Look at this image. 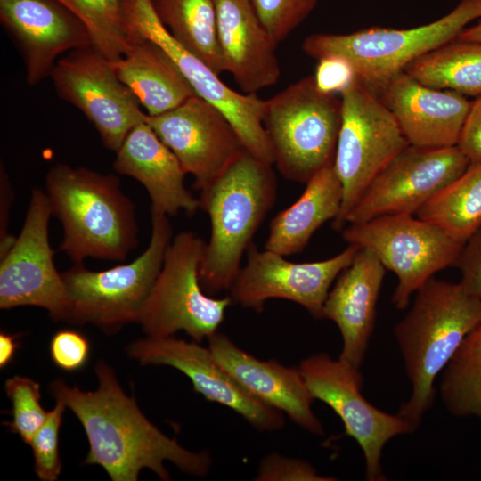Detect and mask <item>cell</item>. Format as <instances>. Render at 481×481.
<instances>
[{
	"label": "cell",
	"mask_w": 481,
	"mask_h": 481,
	"mask_svg": "<svg viewBox=\"0 0 481 481\" xmlns=\"http://www.w3.org/2000/svg\"><path fill=\"white\" fill-rule=\"evenodd\" d=\"M94 372L99 384L94 391L70 387L60 379L50 385L54 398L72 411L85 429L89 443L85 464L100 465L112 481H136L145 468L168 481L167 461L192 476L208 473L212 459L208 451H189L154 426L103 360Z\"/></svg>",
	"instance_id": "obj_1"
},
{
	"label": "cell",
	"mask_w": 481,
	"mask_h": 481,
	"mask_svg": "<svg viewBox=\"0 0 481 481\" xmlns=\"http://www.w3.org/2000/svg\"><path fill=\"white\" fill-rule=\"evenodd\" d=\"M45 192L63 228L58 250L73 264L123 261L137 247L135 208L117 175L59 163L48 170Z\"/></svg>",
	"instance_id": "obj_2"
},
{
	"label": "cell",
	"mask_w": 481,
	"mask_h": 481,
	"mask_svg": "<svg viewBox=\"0 0 481 481\" xmlns=\"http://www.w3.org/2000/svg\"><path fill=\"white\" fill-rule=\"evenodd\" d=\"M479 322L481 300L460 282L432 277L416 291L412 306L394 330L412 385L397 414L412 431L433 404L437 375Z\"/></svg>",
	"instance_id": "obj_3"
},
{
	"label": "cell",
	"mask_w": 481,
	"mask_h": 481,
	"mask_svg": "<svg viewBox=\"0 0 481 481\" xmlns=\"http://www.w3.org/2000/svg\"><path fill=\"white\" fill-rule=\"evenodd\" d=\"M200 192V208L210 221L200 281L215 296L229 290L235 280L244 253L275 202L276 177L271 164L246 151Z\"/></svg>",
	"instance_id": "obj_4"
},
{
	"label": "cell",
	"mask_w": 481,
	"mask_h": 481,
	"mask_svg": "<svg viewBox=\"0 0 481 481\" xmlns=\"http://www.w3.org/2000/svg\"><path fill=\"white\" fill-rule=\"evenodd\" d=\"M481 18V0H460L439 19L411 29L372 27L346 34L314 33L302 44L306 54L320 60L338 56L352 67L355 77L375 94L419 57L452 42L473 20Z\"/></svg>",
	"instance_id": "obj_5"
},
{
	"label": "cell",
	"mask_w": 481,
	"mask_h": 481,
	"mask_svg": "<svg viewBox=\"0 0 481 481\" xmlns=\"http://www.w3.org/2000/svg\"><path fill=\"white\" fill-rule=\"evenodd\" d=\"M262 122L273 164L288 180L306 183L333 165L341 126V100L307 76L265 100Z\"/></svg>",
	"instance_id": "obj_6"
},
{
	"label": "cell",
	"mask_w": 481,
	"mask_h": 481,
	"mask_svg": "<svg viewBox=\"0 0 481 481\" xmlns=\"http://www.w3.org/2000/svg\"><path fill=\"white\" fill-rule=\"evenodd\" d=\"M151 213L150 243L135 260L103 271H91L83 264H74L61 273L67 294L65 322L90 323L109 335L137 322L173 237L168 216Z\"/></svg>",
	"instance_id": "obj_7"
},
{
	"label": "cell",
	"mask_w": 481,
	"mask_h": 481,
	"mask_svg": "<svg viewBox=\"0 0 481 481\" xmlns=\"http://www.w3.org/2000/svg\"><path fill=\"white\" fill-rule=\"evenodd\" d=\"M206 241L192 232H181L171 240L159 273L137 322L148 337L167 338L183 330L195 342L218 331L230 296L208 295L200 281Z\"/></svg>",
	"instance_id": "obj_8"
},
{
	"label": "cell",
	"mask_w": 481,
	"mask_h": 481,
	"mask_svg": "<svg viewBox=\"0 0 481 481\" xmlns=\"http://www.w3.org/2000/svg\"><path fill=\"white\" fill-rule=\"evenodd\" d=\"M341 126L334 168L343 188L341 210L332 225L346 218L376 176L409 145L400 126L379 96L356 77L340 93Z\"/></svg>",
	"instance_id": "obj_9"
},
{
	"label": "cell",
	"mask_w": 481,
	"mask_h": 481,
	"mask_svg": "<svg viewBox=\"0 0 481 481\" xmlns=\"http://www.w3.org/2000/svg\"><path fill=\"white\" fill-rule=\"evenodd\" d=\"M342 237L371 250L395 273L398 282L392 302L398 309L407 307L411 296L436 273L453 266L462 247L436 224L408 214L349 224Z\"/></svg>",
	"instance_id": "obj_10"
},
{
	"label": "cell",
	"mask_w": 481,
	"mask_h": 481,
	"mask_svg": "<svg viewBox=\"0 0 481 481\" xmlns=\"http://www.w3.org/2000/svg\"><path fill=\"white\" fill-rule=\"evenodd\" d=\"M121 8L132 36L157 44L195 94L222 111L247 151L273 165V152L262 122L265 100L256 94H240L225 85L208 65L175 39L158 18L151 0H121Z\"/></svg>",
	"instance_id": "obj_11"
},
{
	"label": "cell",
	"mask_w": 481,
	"mask_h": 481,
	"mask_svg": "<svg viewBox=\"0 0 481 481\" xmlns=\"http://www.w3.org/2000/svg\"><path fill=\"white\" fill-rule=\"evenodd\" d=\"M50 77L59 97L86 116L108 150L116 152L132 128L145 121L136 96L93 45L61 57Z\"/></svg>",
	"instance_id": "obj_12"
},
{
	"label": "cell",
	"mask_w": 481,
	"mask_h": 481,
	"mask_svg": "<svg viewBox=\"0 0 481 481\" xmlns=\"http://www.w3.org/2000/svg\"><path fill=\"white\" fill-rule=\"evenodd\" d=\"M314 399L329 405L341 419L346 434L361 447L366 464V479L384 480L380 458L393 437L411 433L410 424L370 404L362 395L363 376L358 368L334 360L325 353L305 358L298 367Z\"/></svg>",
	"instance_id": "obj_13"
},
{
	"label": "cell",
	"mask_w": 481,
	"mask_h": 481,
	"mask_svg": "<svg viewBox=\"0 0 481 481\" xmlns=\"http://www.w3.org/2000/svg\"><path fill=\"white\" fill-rule=\"evenodd\" d=\"M51 216L45 192L33 189L21 231L0 257V308L42 307L53 320L65 322L67 294L49 242Z\"/></svg>",
	"instance_id": "obj_14"
},
{
	"label": "cell",
	"mask_w": 481,
	"mask_h": 481,
	"mask_svg": "<svg viewBox=\"0 0 481 481\" xmlns=\"http://www.w3.org/2000/svg\"><path fill=\"white\" fill-rule=\"evenodd\" d=\"M359 246L349 244L342 252L322 261L293 263L283 256L252 243L247 263L240 267L229 291L232 303L262 312L265 301L281 298L303 306L315 318L322 309L331 284L348 266Z\"/></svg>",
	"instance_id": "obj_15"
},
{
	"label": "cell",
	"mask_w": 481,
	"mask_h": 481,
	"mask_svg": "<svg viewBox=\"0 0 481 481\" xmlns=\"http://www.w3.org/2000/svg\"><path fill=\"white\" fill-rule=\"evenodd\" d=\"M469 166L457 145L425 148L409 144L372 181L347 215L346 224L385 215H415Z\"/></svg>",
	"instance_id": "obj_16"
},
{
	"label": "cell",
	"mask_w": 481,
	"mask_h": 481,
	"mask_svg": "<svg viewBox=\"0 0 481 481\" xmlns=\"http://www.w3.org/2000/svg\"><path fill=\"white\" fill-rule=\"evenodd\" d=\"M145 121L174 152L193 187L201 190L247 151L236 130L217 108L192 95L176 108Z\"/></svg>",
	"instance_id": "obj_17"
},
{
	"label": "cell",
	"mask_w": 481,
	"mask_h": 481,
	"mask_svg": "<svg viewBox=\"0 0 481 481\" xmlns=\"http://www.w3.org/2000/svg\"><path fill=\"white\" fill-rule=\"evenodd\" d=\"M126 351L142 365H167L180 371L196 393L232 409L259 431L273 432L284 426L281 412L250 395L218 363L209 348L198 342L174 336L147 337L131 342Z\"/></svg>",
	"instance_id": "obj_18"
},
{
	"label": "cell",
	"mask_w": 481,
	"mask_h": 481,
	"mask_svg": "<svg viewBox=\"0 0 481 481\" xmlns=\"http://www.w3.org/2000/svg\"><path fill=\"white\" fill-rule=\"evenodd\" d=\"M0 21L22 57L29 86L50 77L64 53L92 45L84 24L58 0H0Z\"/></svg>",
	"instance_id": "obj_19"
},
{
	"label": "cell",
	"mask_w": 481,
	"mask_h": 481,
	"mask_svg": "<svg viewBox=\"0 0 481 481\" xmlns=\"http://www.w3.org/2000/svg\"><path fill=\"white\" fill-rule=\"evenodd\" d=\"M377 94L409 144L425 148L456 146L471 106L465 95L425 86L405 71L387 80Z\"/></svg>",
	"instance_id": "obj_20"
},
{
	"label": "cell",
	"mask_w": 481,
	"mask_h": 481,
	"mask_svg": "<svg viewBox=\"0 0 481 481\" xmlns=\"http://www.w3.org/2000/svg\"><path fill=\"white\" fill-rule=\"evenodd\" d=\"M208 340L215 359L250 395L287 414L308 432L323 434L322 425L312 410L314 397L298 368L275 360H259L218 331Z\"/></svg>",
	"instance_id": "obj_21"
},
{
	"label": "cell",
	"mask_w": 481,
	"mask_h": 481,
	"mask_svg": "<svg viewBox=\"0 0 481 481\" xmlns=\"http://www.w3.org/2000/svg\"><path fill=\"white\" fill-rule=\"evenodd\" d=\"M386 268L369 249L359 248L352 263L337 277L322 309V318L338 326L343 341L339 359L360 369L371 337Z\"/></svg>",
	"instance_id": "obj_22"
},
{
	"label": "cell",
	"mask_w": 481,
	"mask_h": 481,
	"mask_svg": "<svg viewBox=\"0 0 481 481\" xmlns=\"http://www.w3.org/2000/svg\"><path fill=\"white\" fill-rule=\"evenodd\" d=\"M224 71L245 94L273 86L280 77L277 43L258 19L250 0H212Z\"/></svg>",
	"instance_id": "obj_23"
},
{
	"label": "cell",
	"mask_w": 481,
	"mask_h": 481,
	"mask_svg": "<svg viewBox=\"0 0 481 481\" xmlns=\"http://www.w3.org/2000/svg\"><path fill=\"white\" fill-rule=\"evenodd\" d=\"M114 170L137 180L147 191L151 212L175 216L183 211L194 215L200 200L185 187L186 173L174 152L143 121L126 135L116 151Z\"/></svg>",
	"instance_id": "obj_24"
},
{
	"label": "cell",
	"mask_w": 481,
	"mask_h": 481,
	"mask_svg": "<svg viewBox=\"0 0 481 481\" xmlns=\"http://www.w3.org/2000/svg\"><path fill=\"white\" fill-rule=\"evenodd\" d=\"M110 62L118 77L136 96L147 115L165 113L195 95L172 60L147 38L136 37L119 60Z\"/></svg>",
	"instance_id": "obj_25"
},
{
	"label": "cell",
	"mask_w": 481,
	"mask_h": 481,
	"mask_svg": "<svg viewBox=\"0 0 481 481\" xmlns=\"http://www.w3.org/2000/svg\"><path fill=\"white\" fill-rule=\"evenodd\" d=\"M342 200L341 182L330 165L306 183L298 200L273 218L265 249L283 257L301 252L324 223L338 217Z\"/></svg>",
	"instance_id": "obj_26"
},
{
	"label": "cell",
	"mask_w": 481,
	"mask_h": 481,
	"mask_svg": "<svg viewBox=\"0 0 481 481\" xmlns=\"http://www.w3.org/2000/svg\"><path fill=\"white\" fill-rule=\"evenodd\" d=\"M420 83L481 96V42L455 39L419 57L404 70Z\"/></svg>",
	"instance_id": "obj_27"
},
{
	"label": "cell",
	"mask_w": 481,
	"mask_h": 481,
	"mask_svg": "<svg viewBox=\"0 0 481 481\" xmlns=\"http://www.w3.org/2000/svg\"><path fill=\"white\" fill-rule=\"evenodd\" d=\"M151 4L177 42L218 75L224 71L212 0H151Z\"/></svg>",
	"instance_id": "obj_28"
},
{
	"label": "cell",
	"mask_w": 481,
	"mask_h": 481,
	"mask_svg": "<svg viewBox=\"0 0 481 481\" xmlns=\"http://www.w3.org/2000/svg\"><path fill=\"white\" fill-rule=\"evenodd\" d=\"M463 245L481 228V164L469 165L463 174L436 192L415 214Z\"/></svg>",
	"instance_id": "obj_29"
},
{
	"label": "cell",
	"mask_w": 481,
	"mask_h": 481,
	"mask_svg": "<svg viewBox=\"0 0 481 481\" xmlns=\"http://www.w3.org/2000/svg\"><path fill=\"white\" fill-rule=\"evenodd\" d=\"M440 395L451 414L481 418V322L443 370Z\"/></svg>",
	"instance_id": "obj_30"
},
{
	"label": "cell",
	"mask_w": 481,
	"mask_h": 481,
	"mask_svg": "<svg viewBox=\"0 0 481 481\" xmlns=\"http://www.w3.org/2000/svg\"><path fill=\"white\" fill-rule=\"evenodd\" d=\"M86 27L92 45L109 61L119 60L133 39L121 8V0H58Z\"/></svg>",
	"instance_id": "obj_31"
},
{
	"label": "cell",
	"mask_w": 481,
	"mask_h": 481,
	"mask_svg": "<svg viewBox=\"0 0 481 481\" xmlns=\"http://www.w3.org/2000/svg\"><path fill=\"white\" fill-rule=\"evenodd\" d=\"M4 390L12 407V420L4 425L29 444L48 412L40 403V384L28 377L14 376L6 379Z\"/></svg>",
	"instance_id": "obj_32"
},
{
	"label": "cell",
	"mask_w": 481,
	"mask_h": 481,
	"mask_svg": "<svg viewBox=\"0 0 481 481\" xmlns=\"http://www.w3.org/2000/svg\"><path fill=\"white\" fill-rule=\"evenodd\" d=\"M65 404L56 400L55 407L47 412L46 419L37 431L30 446L34 456V469L43 481H55L61 472V460L59 454V431Z\"/></svg>",
	"instance_id": "obj_33"
},
{
	"label": "cell",
	"mask_w": 481,
	"mask_h": 481,
	"mask_svg": "<svg viewBox=\"0 0 481 481\" xmlns=\"http://www.w3.org/2000/svg\"><path fill=\"white\" fill-rule=\"evenodd\" d=\"M319 0H250L263 26L276 41H283L313 12Z\"/></svg>",
	"instance_id": "obj_34"
},
{
	"label": "cell",
	"mask_w": 481,
	"mask_h": 481,
	"mask_svg": "<svg viewBox=\"0 0 481 481\" xmlns=\"http://www.w3.org/2000/svg\"><path fill=\"white\" fill-rule=\"evenodd\" d=\"M257 481H331L335 478L323 477L308 462L296 458L271 453L261 460Z\"/></svg>",
	"instance_id": "obj_35"
},
{
	"label": "cell",
	"mask_w": 481,
	"mask_h": 481,
	"mask_svg": "<svg viewBox=\"0 0 481 481\" xmlns=\"http://www.w3.org/2000/svg\"><path fill=\"white\" fill-rule=\"evenodd\" d=\"M90 343L86 337L75 330H60L53 334L49 345L53 363L65 371L81 370L90 355Z\"/></svg>",
	"instance_id": "obj_36"
},
{
	"label": "cell",
	"mask_w": 481,
	"mask_h": 481,
	"mask_svg": "<svg viewBox=\"0 0 481 481\" xmlns=\"http://www.w3.org/2000/svg\"><path fill=\"white\" fill-rule=\"evenodd\" d=\"M453 266L461 271L463 289L481 300V228L462 245Z\"/></svg>",
	"instance_id": "obj_37"
},
{
	"label": "cell",
	"mask_w": 481,
	"mask_h": 481,
	"mask_svg": "<svg viewBox=\"0 0 481 481\" xmlns=\"http://www.w3.org/2000/svg\"><path fill=\"white\" fill-rule=\"evenodd\" d=\"M317 87L327 94H340L355 78L351 65L338 56L318 60L314 75Z\"/></svg>",
	"instance_id": "obj_38"
},
{
	"label": "cell",
	"mask_w": 481,
	"mask_h": 481,
	"mask_svg": "<svg viewBox=\"0 0 481 481\" xmlns=\"http://www.w3.org/2000/svg\"><path fill=\"white\" fill-rule=\"evenodd\" d=\"M457 146L469 165L481 164V96L471 101Z\"/></svg>",
	"instance_id": "obj_39"
},
{
	"label": "cell",
	"mask_w": 481,
	"mask_h": 481,
	"mask_svg": "<svg viewBox=\"0 0 481 481\" xmlns=\"http://www.w3.org/2000/svg\"><path fill=\"white\" fill-rule=\"evenodd\" d=\"M0 189H1V216H0V257H4L15 241L13 236L8 232L10 211L13 200V192L10 179L1 165Z\"/></svg>",
	"instance_id": "obj_40"
},
{
	"label": "cell",
	"mask_w": 481,
	"mask_h": 481,
	"mask_svg": "<svg viewBox=\"0 0 481 481\" xmlns=\"http://www.w3.org/2000/svg\"><path fill=\"white\" fill-rule=\"evenodd\" d=\"M20 334L0 333V367L5 368L10 364L19 347L18 338Z\"/></svg>",
	"instance_id": "obj_41"
},
{
	"label": "cell",
	"mask_w": 481,
	"mask_h": 481,
	"mask_svg": "<svg viewBox=\"0 0 481 481\" xmlns=\"http://www.w3.org/2000/svg\"><path fill=\"white\" fill-rule=\"evenodd\" d=\"M456 39L461 41L481 42V20L473 26L466 27Z\"/></svg>",
	"instance_id": "obj_42"
}]
</instances>
